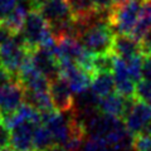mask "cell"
Here are the masks:
<instances>
[{"label":"cell","instance_id":"cell-12","mask_svg":"<svg viewBox=\"0 0 151 151\" xmlns=\"http://www.w3.org/2000/svg\"><path fill=\"white\" fill-rule=\"evenodd\" d=\"M132 98H127L125 96H122V94H120L119 92L117 93L112 92L111 94H108V96L101 98L100 111L108 113V115L120 117V119H124V116L127 111V108L130 106Z\"/></svg>","mask_w":151,"mask_h":151},{"label":"cell","instance_id":"cell-9","mask_svg":"<svg viewBox=\"0 0 151 151\" xmlns=\"http://www.w3.org/2000/svg\"><path fill=\"white\" fill-rule=\"evenodd\" d=\"M42 124V122H40ZM37 122L27 121L10 129V145L19 151H35L34 130Z\"/></svg>","mask_w":151,"mask_h":151},{"label":"cell","instance_id":"cell-6","mask_svg":"<svg viewBox=\"0 0 151 151\" xmlns=\"http://www.w3.org/2000/svg\"><path fill=\"white\" fill-rule=\"evenodd\" d=\"M59 76L62 77L74 94H79L91 88L92 74L70 60L59 62Z\"/></svg>","mask_w":151,"mask_h":151},{"label":"cell","instance_id":"cell-35","mask_svg":"<svg viewBox=\"0 0 151 151\" xmlns=\"http://www.w3.org/2000/svg\"><path fill=\"white\" fill-rule=\"evenodd\" d=\"M0 64H1V62H0Z\"/></svg>","mask_w":151,"mask_h":151},{"label":"cell","instance_id":"cell-13","mask_svg":"<svg viewBox=\"0 0 151 151\" xmlns=\"http://www.w3.org/2000/svg\"><path fill=\"white\" fill-rule=\"evenodd\" d=\"M30 9H32V6H30L29 1H28V0H22V1L18 3V5L12 12L10 15L6 19H4L1 23L12 30L13 34H19V33H22L27 15Z\"/></svg>","mask_w":151,"mask_h":151},{"label":"cell","instance_id":"cell-29","mask_svg":"<svg viewBox=\"0 0 151 151\" xmlns=\"http://www.w3.org/2000/svg\"><path fill=\"white\" fill-rule=\"evenodd\" d=\"M28 1H29L30 6H32L33 9H38L40 5H43V4L47 1V0H28Z\"/></svg>","mask_w":151,"mask_h":151},{"label":"cell","instance_id":"cell-22","mask_svg":"<svg viewBox=\"0 0 151 151\" xmlns=\"http://www.w3.org/2000/svg\"><path fill=\"white\" fill-rule=\"evenodd\" d=\"M19 0H0V22L6 19L18 5Z\"/></svg>","mask_w":151,"mask_h":151},{"label":"cell","instance_id":"cell-17","mask_svg":"<svg viewBox=\"0 0 151 151\" xmlns=\"http://www.w3.org/2000/svg\"><path fill=\"white\" fill-rule=\"evenodd\" d=\"M57 145L54 142L53 135L49 131V129L47 127L43 122L39 125H37L34 130V147L35 151H44L47 149H49L50 146Z\"/></svg>","mask_w":151,"mask_h":151},{"label":"cell","instance_id":"cell-14","mask_svg":"<svg viewBox=\"0 0 151 151\" xmlns=\"http://www.w3.org/2000/svg\"><path fill=\"white\" fill-rule=\"evenodd\" d=\"M91 89L94 94H97L100 98H103L111 94L116 89L115 77L112 72H97L93 74Z\"/></svg>","mask_w":151,"mask_h":151},{"label":"cell","instance_id":"cell-32","mask_svg":"<svg viewBox=\"0 0 151 151\" xmlns=\"http://www.w3.org/2000/svg\"><path fill=\"white\" fill-rule=\"evenodd\" d=\"M124 1H126V0H113L115 4H120V3H124Z\"/></svg>","mask_w":151,"mask_h":151},{"label":"cell","instance_id":"cell-23","mask_svg":"<svg viewBox=\"0 0 151 151\" xmlns=\"http://www.w3.org/2000/svg\"><path fill=\"white\" fill-rule=\"evenodd\" d=\"M9 144H10V129L0 116V150L9 146Z\"/></svg>","mask_w":151,"mask_h":151},{"label":"cell","instance_id":"cell-21","mask_svg":"<svg viewBox=\"0 0 151 151\" xmlns=\"http://www.w3.org/2000/svg\"><path fill=\"white\" fill-rule=\"evenodd\" d=\"M81 151H112V150L105 141V139L91 135V137L83 144Z\"/></svg>","mask_w":151,"mask_h":151},{"label":"cell","instance_id":"cell-28","mask_svg":"<svg viewBox=\"0 0 151 151\" xmlns=\"http://www.w3.org/2000/svg\"><path fill=\"white\" fill-rule=\"evenodd\" d=\"M142 79H150L151 81V55H145L144 57Z\"/></svg>","mask_w":151,"mask_h":151},{"label":"cell","instance_id":"cell-24","mask_svg":"<svg viewBox=\"0 0 151 151\" xmlns=\"http://www.w3.org/2000/svg\"><path fill=\"white\" fill-rule=\"evenodd\" d=\"M88 1L100 13H110L112 6L115 5L113 0H88Z\"/></svg>","mask_w":151,"mask_h":151},{"label":"cell","instance_id":"cell-4","mask_svg":"<svg viewBox=\"0 0 151 151\" xmlns=\"http://www.w3.org/2000/svg\"><path fill=\"white\" fill-rule=\"evenodd\" d=\"M30 50L32 49L27 47L20 33L15 34L10 40L0 45V62H1V65L17 76L22 64L30 55Z\"/></svg>","mask_w":151,"mask_h":151},{"label":"cell","instance_id":"cell-16","mask_svg":"<svg viewBox=\"0 0 151 151\" xmlns=\"http://www.w3.org/2000/svg\"><path fill=\"white\" fill-rule=\"evenodd\" d=\"M150 28H151V0H145L140 12L137 24H136L131 35H134L136 39L140 40Z\"/></svg>","mask_w":151,"mask_h":151},{"label":"cell","instance_id":"cell-30","mask_svg":"<svg viewBox=\"0 0 151 151\" xmlns=\"http://www.w3.org/2000/svg\"><path fill=\"white\" fill-rule=\"evenodd\" d=\"M44 151H65V149L60 145H53V146H50L49 149H47Z\"/></svg>","mask_w":151,"mask_h":151},{"label":"cell","instance_id":"cell-7","mask_svg":"<svg viewBox=\"0 0 151 151\" xmlns=\"http://www.w3.org/2000/svg\"><path fill=\"white\" fill-rule=\"evenodd\" d=\"M49 93L52 97V102L57 111L69 113L76 108V98L74 93L68 86V83L58 76L49 82Z\"/></svg>","mask_w":151,"mask_h":151},{"label":"cell","instance_id":"cell-31","mask_svg":"<svg viewBox=\"0 0 151 151\" xmlns=\"http://www.w3.org/2000/svg\"><path fill=\"white\" fill-rule=\"evenodd\" d=\"M0 151H19V150H17L15 147H13V146H12V147H9V146H6V147H4L3 150H0Z\"/></svg>","mask_w":151,"mask_h":151},{"label":"cell","instance_id":"cell-20","mask_svg":"<svg viewBox=\"0 0 151 151\" xmlns=\"http://www.w3.org/2000/svg\"><path fill=\"white\" fill-rule=\"evenodd\" d=\"M135 98L151 105V81L150 79H141V81L136 83Z\"/></svg>","mask_w":151,"mask_h":151},{"label":"cell","instance_id":"cell-8","mask_svg":"<svg viewBox=\"0 0 151 151\" xmlns=\"http://www.w3.org/2000/svg\"><path fill=\"white\" fill-rule=\"evenodd\" d=\"M25 101V88L15 79L10 83L0 86V116L12 113Z\"/></svg>","mask_w":151,"mask_h":151},{"label":"cell","instance_id":"cell-15","mask_svg":"<svg viewBox=\"0 0 151 151\" xmlns=\"http://www.w3.org/2000/svg\"><path fill=\"white\" fill-rule=\"evenodd\" d=\"M25 101L39 112L54 110L49 91H25Z\"/></svg>","mask_w":151,"mask_h":151},{"label":"cell","instance_id":"cell-11","mask_svg":"<svg viewBox=\"0 0 151 151\" xmlns=\"http://www.w3.org/2000/svg\"><path fill=\"white\" fill-rule=\"evenodd\" d=\"M112 52L121 58H131L134 55L142 54L140 40L131 34H115Z\"/></svg>","mask_w":151,"mask_h":151},{"label":"cell","instance_id":"cell-36","mask_svg":"<svg viewBox=\"0 0 151 151\" xmlns=\"http://www.w3.org/2000/svg\"><path fill=\"white\" fill-rule=\"evenodd\" d=\"M149 151H151V150H149Z\"/></svg>","mask_w":151,"mask_h":151},{"label":"cell","instance_id":"cell-10","mask_svg":"<svg viewBox=\"0 0 151 151\" xmlns=\"http://www.w3.org/2000/svg\"><path fill=\"white\" fill-rule=\"evenodd\" d=\"M30 58L35 67L45 74L49 81L59 76V62L52 52L44 48H35L30 50Z\"/></svg>","mask_w":151,"mask_h":151},{"label":"cell","instance_id":"cell-19","mask_svg":"<svg viewBox=\"0 0 151 151\" xmlns=\"http://www.w3.org/2000/svg\"><path fill=\"white\" fill-rule=\"evenodd\" d=\"M132 150L135 151H149L151 150V132L146 130L134 136Z\"/></svg>","mask_w":151,"mask_h":151},{"label":"cell","instance_id":"cell-33","mask_svg":"<svg viewBox=\"0 0 151 151\" xmlns=\"http://www.w3.org/2000/svg\"><path fill=\"white\" fill-rule=\"evenodd\" d=\"M147 130H149V131L151 132V125H150V127H149V129H147Z\"/></svg>","mask_w":151,"mask_h":151},{"label":"cell","instance_id":"cell-1","mask_svg":"<svg viewBox=\"0 0 151 151\" xmlns=\"http://www.w3.org/2000/svg\"><path fill=\"white\" fill-rule=\"evenodd\" d=\"M144 1L145 0H126L124 3L115 4L108 17L112 30L117 34H132Z\"/></svg>","mask_w":151,"mask_h":151},{"label":"cell","instance_id":"cell-5","mask_svg":"<svg viewBox=\"0 0 151 151\" xmlns=\"http://www.w3.org/2000/svg\"><path fill=\"white\" fill-rule=\"evenodd\" d=\"M124 122L132 136L146 131L151 125V105L134 97L124 116Z\"/></svg>","mask_w":151,"mask_h":151},{"label":"cell","instance_id":"cell-27","mask_svg":"<svg viewBox=\"0 0 151 151\" xmlns=\"http://www.w3.org/2000/svg\"><path fill=\"white\" fill-rule=\"evenodd\" d=\"M14 35H15V34H13L12 30L9 29L8 27H5L3 23L0 24V45L4 44V43H6L8 40H10Z\"/></svg>","mask_w":151,"mask_h":151},{"label":"cell","instance_id":"cell-26","mask_svg":"<svg viewBox=\"0 0 151 151\" xmlns=\"http://www.w3.org/2000/svg\"><path fill=\"white\" fill-rule=\"evenodd\" d=\"M17 79V76L12 73L10 70H8L5 67H0V86H4L6 83H10Z\"/></svg>","mask_w":151,"mask_h":151},{"label":"cell","instance_id":"cell-2","mask_svg":"<svg viewBox=\"0 0 151 151\" xmlns=\"http://www.w3.org/2000/svg\"><path fill=\"white\" fill-rule=\"evenodd\" d=\"M77 38L82 42L89 53L92 54H102L112 52L113 38L115 32L112 30L110 23L100 22L91 27L83 29Z\"/></svg>","mask_w":151,"mask_h":151},{"label":"cell","instance_id":"cell-34","mask_svg":"<svg viewBox=\"0 0 151 151\" xmlns=\"http://www.w3.org/2000/svg\"><path fill=\"white\" fill-rule=\"evenodd\" d=\"M0 24H1V22H0Z\"/></svg>","mask_w":151,"mask_h":151},{"label":"cell","instance_id":"cell-25","mask_svg":"<svg viewBox=\"0 0 151 151\" xmlns=\"http://www.w3.org/2000/svg\"><path fill=\"white\" fill-rule=\"evenodd\" d=\"M141 50L144 55H151V28L144 34V37L140 39Z\"/></svg>","mask_w":151,"mask_h":151},{"label":"cell","instance_id":"cell-3","mask_svg":"<svg viewBox=\"0 0 151 151\" xmlns=\"http://www.w3.org/2000/svg\"><path fill=\"white\" fill-rule=\"evenodd\" d=\"M20 34L23 35V39L29 49H35L38 47H42L54 37L52 34L48 22L45 20L38 9L33 8L28 13Z\"/></svg>","mask_w":151,"mask_h":151},{"label":"cell","instance_id":"cell-18","mask_svg":"<svg viewBox=\"0 0 151 151\" xmlns=\"http://www.w3.org/2000/svg\"><path fill=\"white\" fill-rule=\"evenodd\" d=\"M144 54H137L131 58L126 59L127 68H129V73L131 78L135 82H139L142 79V64H144Z\"/></svg>","mask_w":151,"mask_h":151}]
</instances>
